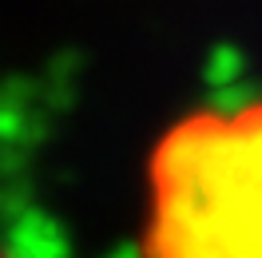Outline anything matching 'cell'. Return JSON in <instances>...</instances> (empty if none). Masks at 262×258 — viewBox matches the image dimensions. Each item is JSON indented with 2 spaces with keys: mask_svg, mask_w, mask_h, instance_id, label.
Segmentation results:
<instances>
[{
  "mask_svg": "<svg viewBox=\"0 0 262 258\" xmlns=\"http://www.w3.org/2000/svg\"><path fill=\"white\" fill-rule=\"evenodd\" d=\"M143 258H262V99L199 107L159 135Z\"/></svg>",
  "mask_w": 262,
  "mask_h": 258,
  "instance_id": "cell-1",
  "label": "cell"
}]
</instances>
